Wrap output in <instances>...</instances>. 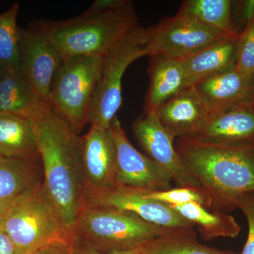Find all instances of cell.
Listing matches in <instances>:
<instances>
[{
	"mask_svg": "<svg viewBox=\"0 0 254 254\" xmlns=\"http://www.w3.org/2000/svg\"><path fill=\"white\" fill-rule=\"evenodd\" d=\"M31 122L44 173L43 186L73 231L85 208L86 195L80 136L49 105Z\"/></svg>",
	"mask_w": 254,
	"mask_h": 254,
	"instance_id": "cell-1",
	"label": "cell"
},
{
	"mask_svg": "<svg viewBox=\"0 0 254 254\" xmlns=\"http://www.w3.org/2000/svg\"><path fill=\"white\" fill-rule=\"evenodd\" d=\"M128 0H96L76 17L42 21L36 26L56 48L63 60L78 56L103 57L138 25Z\"/></svg>",
	"mask_w": 254,
	"mask_h": 254,
	"instance_id": "cell-2",
	"label": "cell"
},
{
	"mask_svg": "<svg viewBox=\"0 0 254 254\" xmlns=\"http://www.w3.org/2000/svg\"><path fill=\"white\" fill-rule=\"evenodd\" d=\"M175 147L185 170L210 197L212 210L236 208L237 200L254 192V147L224 148L177 138Z\"/></svg>",
	"mask_w": 254,
	"mask_h": 254,
	"instance_id": "cell-3",
	"label": "cell"
},
{
	"mask_svg": "<svg viewBox=\"0 0 254 254\" xmlns=\"http://www.w3.org/2000/svg\"><path fill=\"white\" fill-rule=\"evenodd\" d=\"M168 228L110 207H85L73 228V245L100 252L141 248Z\"/></svg>",
	"mask_w": 254,
	"mask_h": 254,
	"instance_id": "cell-4",
	"label": "cell"
},
{
	"mask_svg": "<svg viewBox=\"0 0 254 254\" xmlns=\"http://www.w3.org/2000/svg\"><path fill=\"white\" fill-rule=\"evenodd\" d=\"M0 225L26 254L59 242H72L68 228L43 183L14 200Z\"/></svg>",
	"mask_w": 254,
	"mask_h": 254,
	"instance_id": "cell-5",
	"label": "cell"
},
{
	"mask_svg": "<svg viewBox=\"0 0 254 254\" xmlns=\"http://www.w3.org/2000/svg\"><path fill=\"white\" fill-rule=\"evenodd\" d=\"M102 60L100 56L64 60L52 86L48 105L77 134L90 123Z\"/></svg>",
	"mask_w": 254,
	"mask_h": 254,
	"instance_id": "cell-6",
	"label": "cell"
},
{
	"mask_svg": "<svg viewBox=\"0 0 254 254\" xmlns=\"http://www.w3.org/2000/svg\"><path fill=\"white\" fill-rule=\"evenodd\" d=\"M150 27L131 28L103 57L92 105L90 125L109 129L123 101V78L133 62L148 56Z\"/></svg>",
	"mask_w": 254,
	"mask_h": 254,
	"instance_id": "cell-7",
	"label": "cell"
},
{
	"mask_svg": "<svg viewBox=\"0 0 254 254\" xmlns=\"http://www.w3.org/2000/svg\"><path fill=\"white\" fill-rule=\"evenodd\" d=\"M227 38H232L177 12L150 27L148 56L163 55L185 60Z\"/></svg>",
	"mask_w": 254,
	"mask_h": 254,
	"instance_id": "cell-8",
	"label": "cell"
},
{
	"mask_svg": "<svg viewBox=\"0 0 254 254\" xmlns=\"http://www.w3.org/2000/svg\"><path fill=\"white\" fill-rule=\"evenodd\" d=\"M150 190L116 185L86 192L85 207H110L136 214L145 221L166 228H193L195 225L170 205L150 198Z\"/></svg>",
	"mask_w": 254,
	"mask_h": 254,
	"instance_id": "cell-9",
	"label": "cell"
},
{
	"mask_svg": "<svg viewBox=\"0 0 254 254\" xmlns=\"http://www.w3.org/2000/svg\"><path fill=\"white\" fill-rule=\"evenodd\" d=\"M109 131L116 151L117 185L150 191L172 188L170 174L133 146L118 116L110 124Z\"/></svg>",
	"mask_w": 254,
	"mask_h": 254,
	"instance_id": "cell-10",
	"label": "cell"
},
{
	"mask_svg": "<svg viewBox=\"0 0 254 254\" xmlns=\"http://www.w3.org/2000/svg\"><path fill=\"white\" fill-rule=\"evenodd\" d=\"M20 71L40 99L48 105L53 81L63 59L36 28L19 29Z\"/></svg>",
	"mask_w": 254,
	"mask_h": 254,
	"instance_id": "cell-11",
	"label": "cell"
},
{
	"mask_svg": "<svg viewBox=\"0 0 254 254\" xmlns=\"http://www.w3.org/2000/svg\"><path fill=\"white\" fill-rule=\"evenodd\" d=\"M132 132L147 156L170 174L177 187L201 189L198 182L185 170L175 149L176 138L163 126L156 112L144 113L137 118L132 125Z\"/></svg>",
	"mask_w": 254,
	"mask_h": 254,
	"instance_id": "cell-12",
	"label": "cell"
},
{
	"mask_svg": "<svg viewBox=\"0 0 254 254\" xmlns=\"http://www.w3.org/2000/svg\"><path fill=\"white\" fill-rule=\"evenodd\" d=\"M82 168L86 193L117 185V156L109 129L92 125L80 137Z\"/></svg>",
	"mask_w": 254,
	"mask_h": 254,
	"instance_id": "cell-13",
	"label": "cell"
},
{
	"mask_svg": "<svg viewBox=\"0 0 254 254\" xmlns=\"http://www.w3.org/2000/svg\"><path fill=\"white\" fill-rule=\"evenodd\" d=\"M190 140L224 148L254 147V103L212 114L203 128Z\"/></svg>",
	"mask_w": 254,
	"mask_h": 254,
	"instance_id": "cell-14",
	"label": "cell"
},
{
	"mask_svg": "<svg viewBox=\"0 0 254 254\" xmlns=\"http://www.w3.org/2000/svg\"><path fill=\"white\" fill-rule=\"evenodd\" d=\"M156 113L163 126L176 139L193 138L210 117L194 86L185 88L165 102L159 107Z\"/></svg>",
	"mask_w": 254,
	"mask_h": 254,
	"instance_id": "cell-15",
	"label": "cell"
},
{
	"mask_svg": "<svg viewBox=\"0 0 254 254\" xmlns=\"http://www.w3.org/2000/svg\"><path fill=\"white\" fill-rule=\"evenodd\" d=\"M193 86L210 115L254 103V75L242 74L236 68L200 81Z\"/></svg>",
	"mask_w": 254,
	"mask_h": 254,
	"instance_id": "cell-16",
	"label": "cell"
},
{
	"mask_svg": "<svg viewBox=\"0 0 254 254\" xmlns=\"http://www.w3.org/2000/svg\"><path fill=\"white\" fill-rule=\"evenodd\" d=\"M150 83L145 100L144 113L156 112L159 107L190 87L181 60L163 55L149 57Z\"/></svg>",
	"mask_w": 254,
	"mask_h": 254,
	"instance_id": "cell-17",
	"label": "cell"
},
{
	"mask_svg": "<svg viewBox=\"0 0 254 254\" xmlns=\"http://www.w3.org/2000/svg\"><path fill=\"white\" fill-rule=\"evenodd\" d=\"M237 38L222 40L181 60L190 86L236 68Z\"/></svg>",
	"mask_w": 254,
	"mask_h": 254,
	"instance_id": "cell-18",
	"label": "cell"
},
{
	"mask_svg": "<svg viewBox=\"0 0 254 254\" xmlns=\"http://www.w3.org/2000/svg\"><path fill=\"white\" fill-rule=\"evenodd\" d=\"M48 105L37 95L21 71L6 72L0 80V113L34 120Z\"/></svg>",
	"mask_w": 254,
	"mask_h": 254,
	"instance_id": "cell-19",
	"label": "cell"
},
{
	"mask_svg": "<svg viewBox=\"0 0 254 254\" xmlns=\"http://www.w3.org/2000/svg\"><path fill=\"white\" fill-rule=\"evenodd\" d=\"M0 156L39 158L31 120L14 114L0 113Z\"/></svg>",
	"mask_w": 254,
	"mask_h": 254,
	"instance_id": "cell-20",
	"label": "cell"
},
{
	"mask_svg": "<svg viewBox=\"0 0 254 254\" xmlns=\"http://www.w3.org/2000/svg\"><path fill=\"white\" fill-rule=\"evenodd\" d=\"M39 159L0 156V199L16 200L43 183L34 164Z\"/></svg>",
	"mask_w": 254,
	"mask_h": 254,
	"instance_id": "cell-21",
	"label": "cell"
},
{
	"mask_svg": "<svg viewBox=\"0 0 254 254\" xmlns=\"http://www.w3.org/2000/svg\"><path fill=\"white\" fill-rule=\"evenodd\" d=\"M170 206L195 226L196 225L200 237L205 241L218 237L235 238L242 230L232 215L218 210L210 211L197 203Z\"/></svg>",
	"mask_w": 254,
	"mask_h": 254,
	"instance_id": "cell-22",
	"label": "cell"
},
{
	"mask_svg": "<svg viewBox=\"0 0 254 254\" xmlns=\"http://www.w3.org/2000/svg\"><path fill=\"white\" fill-rule=\"evenodd\" d=\"M178 13L194 18L230 38H237L240 35L234 22L231 0H186Z\"/></svg>",
	"mask_w": 254,
	"mask_h": 254,
	"instance_id": "cell-23",
	"label": "cell"
},
{
	"mask_svg": "<svg viewBox=\"0 0 254 254\" xmlns=\"http://www.w3.org/2000/svg\"><path fill=\"white\" fill-rule=\"evenodd\" d=\"M141 254H238L203 245L193 228H168L143 247Z\"/></svg>",
	"mask_w": 254,
	"mask_h": 254,
	"instance_id": "cell-24",
	"label": "cell"
},
{
	"mask_svg": "<svg viewBox=\"0 0 254 254\" xmlns=\"http://www.w3.org/2000/svg\"><path fill=\"white\" fill-rule=\"evenodd\" d=\"M18 10L16 3L0 14V64L7 72L20 71Z\"/></svg>",
	"mask_w": 254,
	"mask_h": 254,
	"instance_id": "cell-25",
	"label": "cell"
},
{
	"mask_svg": "<svg viewBox=\"0 0 254 254\" xmlns=\"http://www.w3.org/2000/svg\"><path fill=\"white\" fill-rule=\"evenodd\" d=\"M148 195L153 199L170 205L197 203L212 210L210 197L201 189L195 187H176L160 191H149Z\"/></svg>",
	"mask_w": 254,
	"mask_h": 254,
	"instance_id": "cell-26",
	"label": "cell"
},
{
	"mask_svg": "<svg viewBox=\"0 0 254 254\" xmlns=\"http://www.w3.org/2000/svg\"><path fill=\"white\" fill-rule=\"evenodd\" d=\"M236 70L247 76L254 75V18L237 38Z\"/></svg>",
	"mask_w": 254,
	"mask_h": 254,
	"instance_id": "cell-27",
	"label": "cell"
},
{
	"mask_svg": "<svg viewBox=\"0 0 254 254\" xmlns=\"http://www.w3.org/2000/svg\"><path fill=\"white\" fill-rule=\"evenodd\" d=\"M236 208L240 209L245 215L249 227L248 237L241 254H254V192L241 195Z\"/></svg>",
	"mask_w": 254,
	"mask_h": 254,
	"instance_id": "cell-28",
	"label": "cell"
},
{
	"mask_svg": "<svg viewBox=\"0 0 254 254\" xmlns=\"http://www.w3.org/2000/svg\"><path fill=\"white\" fill-rule=\"evenodd\" d=\"M32 254H75L72 242H59L42 247Z\"/></svg>",
	"mask_w": 254,
	"mask_h": 254,
	"instance_id": "cell-29",
	"label": "cell"
},
{
	"mask_svg": "<svg viewBox=\"0 0 254 254\" xmlns=\"http://www.w3.org/2000/svg\"><path fill=\"white\" fill-rule=\"evenodd\" d=\"M0 254H26L18 248L0 225Z\"/></svg>",
	"mask_w": 254,
	"mask_h": 254,
	"instance_id": "cell-30",
	"label": "cell"
},
{
	"mask_svg": "<svg viewBox=\"0 0 254 254\" xmlns=\"http://www.w3.org/2000/svg\"><path fill=\"white\" fill-rule=\"evenodd\" d=\"M239 5L241 24L243 25L244 29L249 23L254 18V0H246V1H236ZM243 29V30H244Z\"/></svg>",
	"mask_w": 254,
	"mask_h": 254,
	"instance_id": "cell-31",
	"label": "cell"
},
{
	"mask_svg": "<svg viewBox=\"0 0 254 254\" xmlns=\"http://www.w3.org/2000/svg\"><path fill=\"white\" fill-rule=\"evenodd\" d=\"M75 254H141L143 247L135 250L122 251V252H100L97 251L88 250L83 247L73 245Z\"/></svg>",
	"mask_w": 254,
	"mask_h": 254,
	"instance_id": "cell-32",
	"label": "cell"
},
{
	"mask_svg": "<svg viewBox=\"0 0 254 254\" xmlns=\"http://www.w3.org/2000/svg\"><path fill=\"white\" fill-rule=\"evenodd\" d=\"M14 200L0 199V221L4 218Z\"/></svg>",
	"mask_w": 254,
	"mask_h": 254,
	"instance_id": "cell-33",
	"label": "cell"
},
{
	"mask_svg": "<svg viewBox=\"0 0 254 254\" xmlns=\"http://www.w3.org/2000/svg\"><path fill=\"white\" fill-rule=\"evenodd\" d=\"M7 71L1 64H0V80L4 77V75L6 74Z\"/></svg>",
	"mask_w": 254,
	"mask_h": 254,
	"instance_id": "cell-34",
	"label": "cell"
}]
</instances>
